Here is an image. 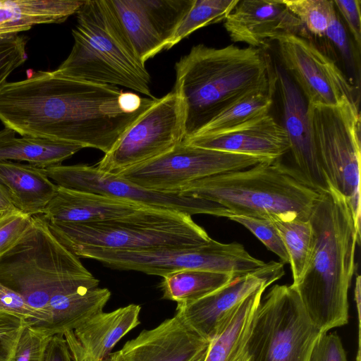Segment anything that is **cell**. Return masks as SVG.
<instances>
[{
	"instance_id": "cell-1",
	"label": "cell",
	"mask_w": 361,
	"mask_h": 361,
	"mask_svg": "<svg viewBox=\"0 0 361 361\" xmlns=\"http://www.w3.org/2000/svg\"><path fill=\"white\" fill-rule=\"evenodd\" d=\"M156 99L54 71H29L25 79L0 87V121L21 136L106 154Z\"/></svg>"
},
{
	"instance_id": "cell-2",
	"label": "cell",
	"mask_w": 361,
	"mask_h": 361,
	"mask_svg": "<svg viewBox=\"0 0 361 361\" xmlns=\"http://www.w3.org/2000/svg\"><path fill=\"white\" fill-rule=\"evenodd\" d=\"M309 221L313 247L307 269L292 285L313 324L323 333L348 322V291L360 231L345 197L331 185L318 192Z\"/></svg>"
},
{
	"instance_id": "cell-3",
	"label": "cell",
	"mask_w": 361,
	"mask_h": 361,
	"mask_svg": "<svg viewBox=\"0 0 361 361\" xmlns=\"http://www.w3.org/2000/svg\"><path fill=\"white\" fill-rule=\"evenodd\" d=\"M175 71L173 90L185 109L183 141L243 97L276 90L274 65L261 48L200 44L176 63Z\"/></svg>"
},
{
	"instance_id": "cell-4",
	"label": "cell",
	"mask_w": 361,
	"mask_h": 361,
	"mask_svg": "<svg viewBox=\"0 0 361 361\" xmlns=\"http://www.w3.org/2000/svg\"><path fill=\"white\" fill-rule=\"evenodd\" d=\"M183 195L213 202L219 217L308 219L318 192L300 182L280 159L192 181Z\"/></svg>"
},
{
	"instance_id": "cell-5",
	"label": "cell",
	"mask_w": 361,
	"mask_h": 361,
	"mask_svg": "<svg viewBox=\"0 0 361 361\" xmlns=\"http://www.w3.org/2000/svg\"><path fill=\"white\" fill-rule=\"evenodd\" d=\"M72 30L74 43L67 59L54 71L59 75L118 85L154 98L149 73L136 55L108 0H85Z\"/></svg>"
},
{
	"instance_id": "cell-6",
	"label": "cell",
	"mask_w": 361,
	"mask_h": 361,
	"mask_svg": "<svg viewBox=\"0 0 361 361\" xmlns=\"http://www.w3.org/2000/svg\"><path fill=\"white\" fill-rule=\"evenodd\" d=\"M0 283L20 294L44 321L54 297L97 288L99 281L56 238L39 214L32 216L20 240L0 259Z\"/></svg>"
},
{
	"instance_id": "cell-7",
	"label": "cell",
	"mask_w": 361,
	"mask_h": 361,
	"mask_svg": "<svg viewBox=\"0 0 361 361\" xmlns=\"http://www.w3.org/2000/svg\"><path fill=\"white\" fill-rule=\"evenodd\" d=\"M47 222L52 234L69 250L79 246L139 250L197 245L211 239L190 216L148 207H141L128 215L102 221Z\"/></svg>"
},
{
	"instance_id": "cell-8",
	"label": "cell",
	"mask_w": 361,
	"mask_h": 361,
	"mask_svg": "<svg viewBox=\"0 0 361 361\" xmlns=\"http://www.w3.org/2000/svg\"><path fill=\"white\" fill-rule=\"evenodd\" d=\"M314 152L325 176L345 199L360 231V114L357 101L334 106L307 104Z\"/></svg>"
},
{
	"instance_id": "cell-9",
	"label": "cell",
	"mask_w": 361,
	"mask_h": 361,
	"mask_svg": "<svg viewBox=\"0 0 361 361\" xmlns=\"http://www.w3.org/2000/svg\"><path fill=\"white\" fill-rule=\"evenodd\" d=\"M78 257L99 261L120 270L137 271L164 276L185 269H196L228 274L233 277L252 272L266 262L251 255L237 242H208L188 246H165L139 250H118L90 246L70 250Z\"/></svg>"
},
{
	"instance_id": "cell-10",
	"label": "cell",
	"mask_w": 361,
	"mask_h": 361,
	"mask_svg": "<svg viewBox=\"0 0 361 361\" xmlns=\"http://www.w3.org/2000/svg\"><path fill=\"white\" fill-rule=\"evenodd\" d=\"M322 332L291 285H274L257 310L248 340V361H311Z\"/></svg>"
},
{
	"instance_id": "cell-11",
	"label": "cell",
	"mask_w": 361,
	"mask_h": 361,
	"mask_svg": "<svg viewBox=\"0 0 361 361\" xmlns=\"http://www.w3.org/2000/svg\"><path fill=\"white\" fill-rule=\"evenodd\" d=\"M185 109L172 90L154 103L121 135L95 166L106 173L121 172L156 158L184 140Z\"/></svg>"
},
{
	"instance_id": "cell-12",
	"label": "cell",
	"mask_w": 361,
	"mask_h": 361,
	"mask_svg": "<svg viewBox=\"0 0 361 361\" xmlns=\"http://www.w3.org/2000/svg\"><path fill=\"white\" fill-rule=\"evenodd\" d=\"M263 158L180 144L170 151L131 167L118 176L141 187L179 192L187 184L209 176L249 169Z\"/></svg>"
},
{
	"instance_id": "cell-13",
	"label": "cell",
	"mask_w": 361,
	"mask_h": 361,
	"mask_svg": "<svg viewBox=\"0 0 361 361\" xmlns=\"http://www.w3.org/2000/svg\"><path fill=\"white\" fill-rule=\"evenodd\" d=\"M49 178L57 185L90 192L136 203L141 207L168 210L192 216L195 214L216 216L213 202L179 192H161L131 183L118 175L106 173L86 164L56 165L45 169Z\"/></svg>"
},
{
	"instance_id": "cell-14",
	"label": "cell",
	"mask_w": 361,
	"mask_h": 361,
	"mask_svg": "<svg viewBox=\"0 0 361 361\" xmlns=\"http://www.w3.org/2000/svg\"><path fill=\"white\" fill-rule=\"evenodd\" d=\"M312 39L287 35L275 40L282 68L307 104L334 106L343 98L357 101L353 84Z\"/></svg>"
},
{
	"instance_id": "cell-15",
	"label": "cell",
	"mask_w": 361,
	"mask_h": 361,
	"mask_svg": "<svg viewBox=\"0 0 361 361\" xmlns=\"http://www.w3.org/2000/svg\"><path fill=\"white\" fill-rule=\"evenodd\" d=\"M194 0H108L144 63L166 47Z\"/></svg>"
},
{
	"instance_id": "cell-16",
	"label": "cell",
	"mask_w": 361,
	"mask_h": 361,
	"mask_svg": "<svg viewBox=\"0 0 361 361\" xmlns=\"http://www.w3.org/2000/svg\"><path fill=\"white\" fill-rule=\"evenodd\" d=\"M275 87L282 105L283 127L290 145L293 165L290 170L304 185L317 192L328 188L318 162L307 116V104L302 94L283 70L274 65Z\"/></svg>"
},
{
	"instance_id": "cell-17",
	"label": "cell",
	"mask_w": 361,
	"mask_h": 361,
	"mask_svg": "<svg viewBox=\"0 0 361 361\" xmlns=\"http://www.w3.org/2000/svg\"><path fill=\"white\" fill-rule=\"evenodd\" d=\"M285 274L282 262L270 261L195 302L177 305L176 313L196 332L211 341L226 315L258 288L269 287Z\"/></svg>"
},
{
	"instance_id": "cell-18",
	"label": "cell",
	"mask_w": 361,
	"mask_h": 361,
	"mask_svg": "<svg viewBox=\"0 0 361 361\" xmlns=\"http://www.w3.org/2000/svg\"><path fill=\"white\" fill-rule=\"evenodd\" d=\"M209 343L176 313L102 361H195L207 353Z\"/></svg>"
},
{
	"instance_id": "cell-19",
	"label": "cell",
	"mask_w": 361,
	"mask_h": 361,
	"mask_svg": "<svg viewBox=\"0 0 361 361\" xmlns=\"http://www.w3.org/2000/svg\"><path fill=\"white\" fill-rule=\"evenodd\" d=\"M224 25L233 42L255 48L287 35L312 38L281 0H239Z\"/></svg>"
},
{
	"instance_id": "cell-20",
	"label": "cell",
	"mask_w": 361,
	"mask_h": 361,
	"mask_svg": "<svg viewBox=\"0 0 361 361\" xmlns=\"http://www.w3.org/2000/svg\"><path fill=\"white\" fill-rule=\"evenodd\" d=\"M141 307L130 304L102 312L63 334L73 361H102L116 344L140 324Z\"/></svg>"
},
{
	"instance_id": "cell-21",
	"label": "cell",
	"mask_w": 361,
	"mask_h": 361,
	"mask_svg": "<svg viewBox=\"0 0 361 361\" xmlns=\"http://www.w3.org/2000/svg\"><path fill=\"white\" fill-rule=\"evenodd\" d=\"M205 149L274 161L289 152L290 142L283 127L270 114L224 133L197 136L183 141Z\"/></svg>"
},
{
	"instance_id": "cell-22",
	"label": "cell",
	"mask_w": 361,
	"mask_h": 361,
	"mask_svg": "<svg viewBox=\"0 0 361 361\" xmlns=\"http://www.w3.org/2000/svg\"><path fill=\"white\" fill-rule=\"evenodd\" d=\"M141 207L116 197L58 185L42 215L49 221L81 224L119 218Z\"/></svg>"
},
{
	"instance_id": "cell-23",
	"label": "cell",
	"mask_w": 361,
	"mask_h": 361,
	"mask_svg": "<svg viewBox=\"0 0 361 361\" xmlns=\"http://www.w3.org/2000/svg\"><path fill=\"white\" fill-rule=\"evenodd\" d=\"M267 288H258L226 315L210 341L204 361H248V340Z\"/></svg>"
},
{
	"instance_id": "cell-24",
	"label": "cell",
	"mask_w": 361,
	"mask_h": 361,
	"mask_svg": "<svg viewBox=\"0 0 361 361\" xmlns=\"http://www.w3.org/2000/svg\"><path fill=\"white\" fill-rule=\"evenodd\" d=\"M0 182L15 208L31 216L43 214L58 188L45 169L12 161H0Z\"/></svg>"
},
{
	"instance_id": "cell-25",
	"label": "cell",
	"mask_w": 361,
	"mask_h": 361,
	"mask_svg": "<svg viewBox=\"0 0 361 361\" xmlns=\"http://www.w3.org/2000/svg\"><path fill=\"white\" fill-rule=\"evenodd\" d=\"M110 297L108 288L99 286L56 295L49 303L47 319L30 326L49 337L63 336L103 312Z\"/></svg>"
},
{
	"instance_id": "cell-26",
	"label": "cell",
	"mask_w": 361,
	"mask_h": 361,
	"mask_svg": "<svg viewBox=\"0 0 361 361\" xmlns=\"http://www.w3.org/2000/svg\"><path fill=\"white\" fill-rule=\"evenodd\" d=\"M82 0H0V33L20 32L37 24L60 23L77 13Z\"/></svg>"
},
{
	"instance_id": "cell-27",
	"label": "cell",
	"mask_w": 361,
	"mask_h": 361,
	"mask_svg": "<svg viewBox=\"0 0 361 361\" xmlns=\"http://www.w3.org/2000/svg\"><path fill=\"white\" fill-rule=\"evenodd\" d=\"M83 149L81 146L30 136L16 137L8 128L0 130V161H27L47 169L61 164L63 161Z\"/></svg>"
},
{
	"instance_id": "cell-28",
	"label": "cell",
	"mask_w": 361,
	"mask_h": 361,
	"mask_svg": "<svg viewBox=\"0 0 361 361\" xmlns=\"http://www.w3.org/2000/svg\"><path fill=\"white\" fill-rule=\"evenodd\" d=\"M232 276L196 269H185L170 273L163 277L160 287L162 298L177 305L198 300L231 282Z\"/></svg>"
},
{
	"instance_id": "cell-29",
	"label": "cell",
	"mask_w": 361,
	"mask_h": 361,
	"mask_svg": "<svg viewBox=\"0 0 361 361\" xmlns=\"http://www.w3.org/2000/svg\"><path fill=\"white\" fill-rule=\"evenodd\" d=\"M273 95L256 92L243 97L217 115L193 137L224 133L263 118L272 107Z\"/></svg>"
},
{
	"instance_id": "cell-30",
	"label": "cell",
	"mask_w": 361,
	"mask_h": 361,
	"mask_svg": "<svg viewBox=\"0 0 361 361\" xmlns=\"http://www.w3.org/2000/svg\"><path fill=\"white\" fill-rule=\"evenodd\" d=\"M270 219L279 231L288 252L293 284L302 277L308 265L312 247L313 230L308 219L282 220L276 216Z\"/></svg>"
},
{
	"instance_id": "cell-31",
	"label": "cell",
	"mask_w": 361,
	"mask_h": 361,
	"mask_svg": "<svg viewBox=\"0 0 361 361\" xmlns=\"http://www.w3.org/2000/svg\"><path fill=\"white\" fill-rule=\"evenodd\" d=\"M239 0H194L167 44L169 49L195 30L224 21Z\"/></svg>"
},
{
	"instance_id": "cell-32",
	"label": "cell",
	"mask_w": 361,
	"mask_h": 361,
	"mask_svg": "<svg viewBox=\"0 0 361 361\" xmlns=\"http://www.w3.org/2000/svg\"><path fill=\"white\" fill-rule=\"evenodd\" d=\"M312 37L323 38L336 13L333 0H281Z\"/></svg>"
},
{
	"instance_id": "cell-33",
	"label": "cell",
	"mask_w": 361,
	"mask_h": 361,
	"mask_svg": "<svg viewBox=\"0 0 361 361\" xmlns=\"http://www.w3.org/2000/svg\"><path fill=\"white\" fill-rule=\"evenodd\" d=\"M229 219L249 230L268 250L276 255L283 264H289V256L283 240L270 219L243 216H232Z\"/></svg>"
},
{
	"instance_id": "cell-34",
	"label": "cell",
	"mask_w": 361,
	"mask_h": 361,
	"mask_svg": "<svg viewBox=\"0 0 361 361\" xmlns=\"http://www.w3.org/2000/svg\"><path fill=\"white\" fill-rule=\"evenodd\" d=\"M27 37L19 32L0 33V87L8 75L27 60Z\"/></svg>"
},
{
	"instance_id": "cell-35",
	"label": "cell",
	"mask_w": 361,
	"mask_h": 361,
	"mask_svg": "<svg viewBox=\"0 0 361 361\" xmlns=\"http://www.w3.org/2000/svg\"><path fill=\"white\" fill-rule=\"evenodd\" d=\"M338 12L334 16L326 32L324 37L337 49L345 65L353 75L359 79L360 63L359 51L345 27Z\"/></svg>"
},
{
	"instance_id": "cell-36",
	"label": "cell",
	"mask_w": 361,
	"mask_h": 361,
	"mask_svg": "<svg viewBox=\"0 0 361 361\" xmlns=\"http://www.w3.org/2000/svg\"><path fill=\"white\" fill-rule=\"evenodd\" d=\"M32 216L18 210L0 216V259L22 238L30 226Z\"/></svg>"
},
{
	"instance_id": "cell-37",
	"label": "cell",
	"mask_w": 361,
	"mask_h": 361,
	"mask_svg": "<svg viewBox=\"0 0 361 361\" xmlns=\"http://www.w3.org/2000/svg\"><path fill=\"white\" fill-rule=\"evenodd\" d=\"M51 337L27 325L19 338L12 361H43Z\"/></svg>"
},
{
	"instance_id": "cell-38",
	"label": "cell",
	"mask_w": 361,
	"mask_h": 361,
	"mask_svg": "<svg viewBox=\"0 0 361 361\" xmlns=\"http://www.w3.org/2000/svg\"><path fill=\"white\" fill-rule=\"evenodd\" d=\"M27 325L18 317L0 312V361H12L19 338Z\"/></svg>"
},
{
	"instance_id": "cell-39",
	"label": "cell",
	"mask_w": 361,
	"mask_h": 361,
	"mask_svg": "<svg viewBox=\"0 0 361 361\" xmlns=\"http://www.w3.org/2000/svg\"><path fill=\"white\" fill-rule=\"evenodd\" d=\"M0 312L13 314L33 326L44 320V316L32 308L18 293L0 283Z\"/></svg>"
},
{
	"instance_id": "cell-40",
	"label": "cell",
	"mask_w": 361,
	"mask_h": 361,
	"mask_svg": "<svg viewBox=\"0 0 361 361\" xmlns=\"http://www.w3.org/2000/svg\"><path fill=\"white\" fill-rule=\"evenodd\" d=\"M335 8L348 28L357 49L361 47L360 0H333Z\"/></svg>"
},
{
	"instance_id": "cell-41",
	"label": "cell",
	"mask_w": 361,
	"mask_h": 361,
	"mask_svg": "<svg viewBox=\"0 0 361 361\" xmlns=\"http://www.w3.org/2000/svg\"><path fill=\"white\" fill-rule=\"evenodd\" d=\"M311 361H348L339 336L336 333H324L313 349Z\"/></svg>"
},
{
	"instance_id": "cell-42",
	"label": "cell",
	"mask_w": 361,
	"mask_h": 361,
	"mask_svg": "<svg viewBox=\"0 0 361 361\" xmlns=\"http://www.w3.org/2000/svg\"><path fill=\"white\" fill-rule=\"evenodd\" d=\"M43 361H73L63 336L54 335L50 338Z\"/></svg>"
},
{
	"instance_id": "cell-43",
	"label": "cell",
	"mask_w": 361,
	"mask_h": 361,
	"mask_svg": "<svg viewBox=\"0 0 361 361\" xmlns=\"http://www.w3.org/2000/svg\"><path fill=\"white\" fill-rule=\"evenodd\" d=\"M0 207L6 212L18 210L13 205L8 192L3 184L0 182Z\"/></svg>"
},
{
	"instance_id": "cell-44",
	"label": "cell",
	"mask_w": 361,
	"mask_h": 361,
	"mask_svg": "<svg viewBox=\"0 0 361 361\" xmlns=\"http://www.w3.org/2000/svg\"><path fill=\"white\" fill-rule=\"evenodd\" d=\"M361 279L360 276L357 275L355 287V300L357 310L359 326H360V300H361V290H360L361 279Z\"/></svg>"
},
{
	"instance_id": "cell-45",
	"label": "cell",
	"mask_w": 361,
	"mask_h": 361,
	"mask_svg": "<svg viewBox=\"0 0 361 361\" xmlns=\"http://www.w3.org/2000/svg\"><path fill=\"white\" fill-rule=\"evenodd\" d=\"M207 354V353H206ZM206 354L202 355V357H200V358H198L197 360H196L195 361H204V358H205V356H206Z\"/></svg>"
},
{
	"instance_id": "cell-46",
	"label": "cell",
	"mask_w": 361,
	"mask_h": 361,
	"mask_svg": "<svg viewBox=\"0 0 361 361\" xmlns=\"http://www.w3.org/2000/svg\"><path fill=\"white\" fill-rule=\"evenodd\" d=\"M6 212L0 207V216H1Z\"/></svg>"
}]
</instances>
